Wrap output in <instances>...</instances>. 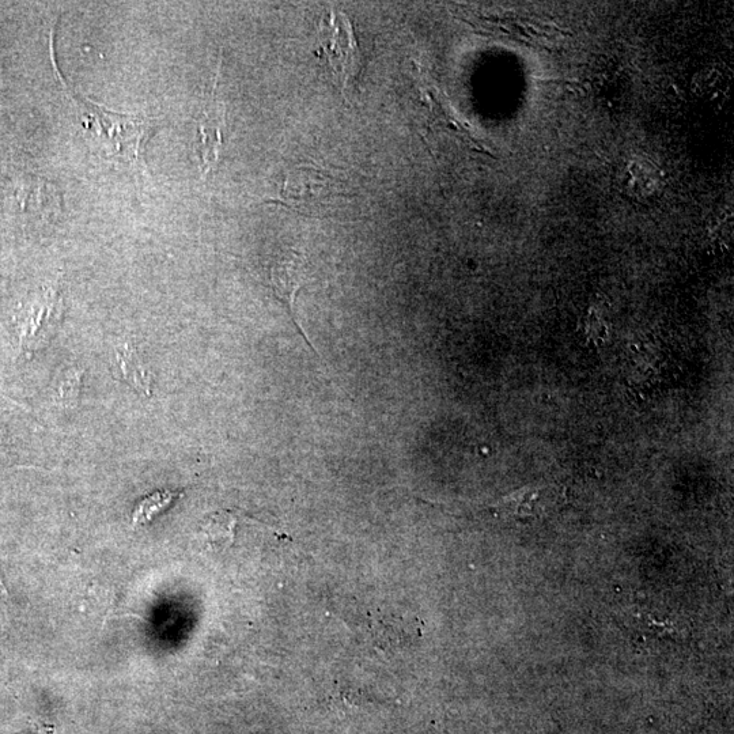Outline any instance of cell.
Masks as SVG:
<instances>
[{
  "label": "cell",
  "mask_w": 734,
  "mask_h": 734,
  "mask_svg": "<svg viewBox=\"0 0 734 734\" xmlns=\"http://www.w3.org/2000/svg\"><path fill=\"white\" fill-rule=\"evenodd\" d=\"M555 487H527L503 498L495 506L499 516L513 521H533L546 516L556 505Z\"/></svg>",
  "instance_id": "cell-4"
},
{
  "label": "cell",
  "mask_w": 734,
  "mask_h": 734,
  "mask_svg": "<svg viewBox=\"0 0 734 734\" xmlns=\"http://www.w3.org/2000/svg\"><path fill=\"white\" fill-rule=\"evenodd\" d=\"M173 497L174 494L169 493V491H161V493L151 495V497L145 499L138 506V509L135 510L134 524L139 525L142 522L151 520V517L160 513L162 509H165L172 502Z\"/></svg>",
  "instance_id": "cell-9"
},
{
  "label": "cell",
  "mask_w": 734,
  "mask_h": 734,
  "mask_svg": "<svg viewBox=\"0 0 734 734\" xmlns=\"http://www.w3.org/2000/svg\"><path fill=\"white\" fill-rule=\"evenodd\" d=\"M319 49L331 67L344 94L353 87L361 71L362 56L353 25L342 11L329 10L319 25Z\"/></svg>",
  "instance_id": "cell-3"
},
{
  "label": "cell",
  "mask_w": 734,
  "mask_h": 734,
  "mask_svg": "<svg viewBox=\"0 0 734 734\" xmlns=\"http://www.w3.org/2000/svg\"><path fill=\"white\" fill-rule=\"evenodd\" d=\"M223 128H225V111L218 101L217 94H213L199 126L200 147L206 170L213 169L219 160L223 146Z\"/></svg>",
  "instance_id": "cell-6"
},
{
  "label": "cell",
  "mask_w": 734,
  "mask_h": 734,
  "mask_svg": "<svg viewBox=\"0 0 734 734\" xmlns=\"http://www.w3.org/2000/svg\"><path fill=\"white\" fill-rule=\"evenodd\" d=\"M348 196L346 184L334 174L314 165H300L286 173L274 203L300 214L324 215Z\"/></svg>",
  "instance_id": "cell-2"
},
{
  "label": "cell",
  "mask_w": 734,
  "mask_h": 734,
  "mask_svg": "<svg viewBox=\"0 0 734 734\" xmlns=\"http://www.w3.org/2000/svg\"><path fill=\"white\" fill-rule=\"evenodd\" d=\"M54 66L63 89L66 90L67 96L73 100L75 108L78 109L83 130L93 135L94 146L107 158H115V160L128 162V164H139L142 161L147 142L157 131L160 121L149 119V117L111 112L98 107L94 102L79 96L73 87L68 85L60 73L55 58Z\"/></svg>",
  "instance_id": "cell-1"
},
{
  "label": "cell",
  "mask_w": 734,
  "mask_h": 734,
  "mask_svg": "<svg viewBox=\"0 0 734 734\" xmlns=\"http://www.w3.org/2000/svg\"><path fill=\"white\" fill-rule=\"evenodd\" d=\"M306 278V261L301 255H290L286 259L279 260L274 267L271 268L270 281L272 290L276 294V297L282 301L285 305L291 321L297 327L298 332L305 339L308 346L310 344L309 339L306 338L305 331L298 325L297 319L294 314L295 295L298 290L304 285Z\"/></svg>",
  "instance_id": "cell-5"
},
{
  "label": "cell",
  "mask_w": 734,
  "mask_h": 734,
  "mask_svg": "<svg viewBox=\"0 0 734 734\" xmlns=\"http://www.w3.org/2000/svg\"><path fill=\"white\" fill-rule=\"evenodd\" d=\"M7 600V590L5 588V585H3L2 580H0V603H5Z\"/></svg>",
  "instance_id": "cell-10"
},
{
  "label": "cell",
  "mask_w": 734,
  "mask_h": 734,
  "mask_svg": "<svg viewBox=\"0 0 734 734\" xmlns=\"http://www.w3.org/2000/svg\"><path fill=\"white\" fill-rule=\"evenodd\" d=\"M626 184L634 195L648 198L657 194L664 185L660 168L648 160H634L627 166Z\"/></svg>",
  "instance_id": "cell-7"
},
{
  "label": "cell",
  "mask_w": 734,
  "mask_h": 734,
  "mask_svg": "<svg viewBox=\"0 0 734 734\" xmlns=\"http://www.w3.org/2000/svg\"><path fill=\"white\" fill-rule=\"evenodd\" d=\"M117 363L121 372H123L124 378L131 385H134L135 389L150 395V382L151 377L147 372L145 365H143L141 358L130 346H126L121 351H117Z\"/></svg>",
  "instance_id": "cell-8"
}]
</instances>
